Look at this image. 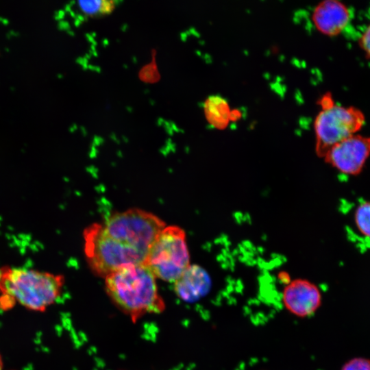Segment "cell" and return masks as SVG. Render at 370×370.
Returning a JSON list of instances; mask_svg holds the SVG:
<instances>
[{
  "mask_svg": "<svg viewBox=\"0 0 370 370\" xmlns=\"http://www.w3.org/2000/svg\"><path fill=\"white\" fill-rule=\"evenodd\" d=\"M156 277L144 264L124 267L105 278L107 294L133 321L149 313H159L165 304Z\"/></svg>",
  "mask_w": 370,
  "mask_h": 370,
  "instance_id": "6da1fadb",
  "label": "cell"
},
{
  "mask_svg": "<svg viewBox=\"0 0 370 370\" xmlns=\"http://www.w3.org/2000/svg\"><path fill=\"white\" fill-rule=\"evenodd\" d=\"M64 283L62 274L24 267L0 266V295L29 311L45 312L60 298Z\"/></svg>",
  "mask_w": 370,
  "mask_h": 370,
  "instance_id": "7a4b0ae2",
  "label": "cell"
},
{
  "mask_svg": "<svg viewBox=\"0 0 370 370\" xmlns=\"http://www.w3.org/2000/svg\"><path fill=\"white\" fill-rule=\"evenodd\" d=\"M84 254L89 268L99 277L127 266L144 264L145 258L112 238L103 224L95 223L83 232Z\"/></svg>",
  "mask_w": 370,
  "mask_h": 370,
  "instance_id": "3957f363",
  "label": "cell"
},
{
  "mask_svg": "<svg viewBox=\"0 0 370 370\" xmlns=\"http://www.w3.org/2000/svg\"><path fill=\"white\" fill-rule=\"evenodd\" d=\"M102 224L112 238L145 259L157 236L166 227L156 215L138 208L113 214Z\"/></svg>",
  "mask_w": 370,
  "mask_h": 370,
  "instance_id": "277c9868",
  "label": "cell"
},
{
  "mask_svg": "<svg viewBox=\"0 0 370 370\" xmlns=\"http://www.w3.org/2000/svg\"><path fill=\"white\" fill-rule=\"evenodd\" d=\"M144 264L156 278L175 282L190 264L184 230L166 226L155 239Z\"/></svg>",
  "mask_w": 370,
  "mask_h": 370,
  "instance_id": "5b68a950",
  "label": "cell"
},
{
  "mask_svg": "<svg viewBox=\"0 0 370 370\" xmlns=\"http://www.w3.org/2000/svg\"><path fill=\"white\" fill-rule=\"evenodd\" d=\"M366 122L365 115L357 107L336 103L321 109L314 122L317 156L323 158L334 145L358 133Z\"/></svg>",
  "mask_w": 370,
  "mask_h": 370,
  "instance_id": "8992f818",
  "label": "cell"
},
{
  "mask_svg": "<svg viewBox=\"0 0 370 370\" xmlns=\"http://www.w3.org/2000/svg\"><path fill=\"white\" fill-rule=\"evenodd\" d=\"M370 156V136L358 133L334 145L323 159L339 172L348 175L360 174Z\"/></svg>",
  "mask_w": 370,
  "mask_h": 370,
  "instance_id": "52a82bcc",
  "label": "cell"
},
{
  "mask_svg": "<svg viewBox=\"0 0 370 370\" xmlns=\"http://www.w3.org/2000/svg\"><path fill=\"white\" fill-rule=\"evenodd\" d=\"M282 300L289 312L300 318L312 315L322 301L319 288L304 279H295L286 284L282 291Z\"/></svg>",
  "mask_w": 370,
  "mask_h": 370,
  "instance_id": "ba28073f",
  "label": "cell"
},
{
  "mask_svg": "<svg viewBox=\"0 0 370 370\" xmlns=\"http://www.w3.org/2000/svg\"><path fill=\"white\" fill-rule=\"evenodd\" d=\"M352 19L350 9L338 0H324L312 12V20L317 29L328 36L340 34Z\"/></svg>",
  "mask_w": 370,
  "mask_h": 370,
  "instance_id": "9c48e42d",
  "label": "cell"
},
{
  "mask_svg": "<svg viewBox=\"0 0 370 370\" xmlns=\"http://www.w3.org/2000/svg\"><path fill=\"white\" fill-rule=\"evenodd\" d=\"M177 296L186 302H195L206 296L211 287L208 272L197 264L190 266L174 282Z\"/></svg>",
  "mask_w": 370,
  "mask_h": 370,
  "instance_id": "30bf717a",
  "label": "cell"
},
{
  "mask_svg": "<svg viewBox=\"0 0 370 370\" xmlns=\"http://www.w3.org/2000/svg\"><path fill=\"white\" fill-rule=\"evenodd\" d=\"M204 114L208 123L219 130H224L230 122L232 110L227 101L219 95L210 96L204 104Z\"/></svg>",
  "mask_w": 370,
  "mask_h": 370,
  "instance_id": "8fae6325",
  "label": "cell"
},
{
  "mask_svg": "<svg viewBox=\"0 0 370 370\" xmlns=\"http://www.w3.org/2000/svg\"><path fill=\"white\" fill-rule=\"evenodd\" d=\"M354 220L360 234L370 239V201H364L358 204L354 212Z\"/></svg>",
  "mask_w": 370,
  "mask_h": 370,
  "instance_id": "7c38bea8",
  "label": "cell"
},
{
  "mask_svg": "<svg viewBox=\"0 0 370 370\" xmlns=\"http://www.w3.org/2000/svg\"><path fill=\"white\" fill-rule=\"evenodd\" d=\"M115 3L113 1H79L77 2L79 10L88 16L108 14L114 8Z\"/></svg>",
  "mask_w": 370,
  "mask_h": 370,
  "instance_id": "4fadbf2b",
  "label": "cell"
},
{
  "mask_svg": "<svg viewBox=\"0 0 370 370\" xmlns=\"http://www.w3.org/2000/svg\"><path fill=\"white\" fill-rule=\"evenodd\" d=\"M341 370H370V359L356 357L347 361Z\"/></svg>",
  "mask_w": 370,
  "mask_h": 370,
  "instance_id": "5bb4252c",
  "label": "cell"
},
{
  "mask_svg": "<svg viewBox=\"0 0 370 370\" xmlns=\"http://www.w3.org/2000/svg\"><path fill=\"white\" fill-rule=\"evenodd\" d=\"M359 45L370 62V23L362 32L359 38Z\"/></svg>",
  "mask_w": 370,
  "mask_h": 370,
  "instance_id": "9a60e30c",
  "label": "cell"
},
{
  "mask_svg": "<svg viewBox=\"0 0 370 370\" xmlns=\"http://www.w3.org/2000/svg\"><path fill=\"white\" fill-rule=\"evenodd\" d=\"M241 116V113L238 110H232L230 114V121L238 120Z\"/></svg>",
  "mask_w": 370,
  "mask_h": 370,
  "instance_id": "2e32d148",
  "label": "cell"
},
{
  "mask_svg": "<svg viewBox=\"0 0 370 370\" xmlns=\"http://www.w3.org/2000/svg\"><path fill=\"white\" fill-rule=\"evenodd\" d=\"M0 370H3V359L0 352Z\"/></svg>",
  "mask_w": 370,
  "mask_h": 370,
  "instance_id": "e0dca14e",
  "label": "cell"
},
{
  "mask_svg": "<svg viewBox=\"0 0 370 370\" xmlns=\"http://www.w3.org/2000/svg\"><path fill=\"white\" fill-rule=\"evenodd\" d=\"M1 22L3 25H8L9 21H8V20L7 18H1Z\"/></svg>",
  "mask_w": 370,
  "mask_h": 370,
  "instance_id": "ac0fdd59",
  "label": "cell"
},
{
  "mask_svg": "<svg viewBox=\"0 0 370 370\" xmlns=\"http://www.w3.org/2000/svg\"><path fill=\"white\" fill-rule=\"evenodd\" d=\"M5 49H6V51H9V50H8V48H6Z\"/></svg>",
  "mask_w": 370,
  "mask_h": 370,
  "instance_id": "d6986e66",
  "label": "cell"
}]
</instances>
